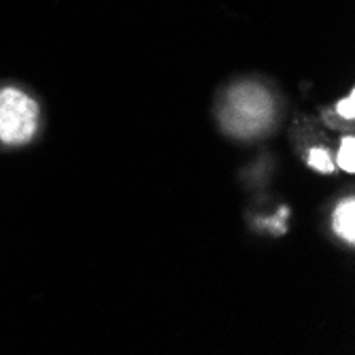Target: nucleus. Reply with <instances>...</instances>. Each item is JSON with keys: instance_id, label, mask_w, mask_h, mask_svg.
I'll return each instance as SVG.
<instances>
[{"instance_id": "1", "label": "nucleus", "mask_w": 355, "mask_h": 355, "mask_svg": "<svg viewBox=\"0 0 355 355\" xmlns=\"http://www.w3.org/2000/svg\"><path fill=\"white\" fill-rule=\"evenodd\" d=\"M221 119L230 132L251 137L270 123L272 101L260 85H236L228 96V107H225Z\"/></svg>"}, {"instance_id": "2", "label": "nucleus", "mask_w": 355, "mask_h": 355, "mask_svg": "<svg viewBox=\"0 0 355 355\" xmlns=\"http://www.w3.org/2000/svg\"><path fill=\"white\" fill-rule=\"evenodd\" d=\"M39 107L19 89L0 92V141L7 145L28 143L37 132Z\"/></svg>"}, {"instance_id": "3", "label": "nucleus", "mask_w": 355, "mask_h": 355, "mask_svg": "<svg viewBox=\"0 0 355 355\" xmlns=\"http://www.w3.org/2000/svg\"><path fill=\"white\" fill-rule=\"evenodd\" d=\"M334 230L347 243L355 241V202L353 200H345L338 205L334 213Z\"/></svg>"}, {"instance_id": "4", "label": "nucleus", "mask_w": 355, "mask_h": 355, "mask_svg": "<svg viewBox=\"0 0 355 355\" xmlns=\"http://www.w3.org/2000/svg\"><path fill=\"white\" fill-rule=\"evenodd\" d=\"M336 164H338L343 171H347V173H353V171H355V139H353V137L343 139Z\"/></svg>"}, {"instance_id": "5", "label": "nucleus", "mask_w": 355, "mask_h": 355, "mask_svg": "<svg viewBox=\"0 0 355 355\" xmlns=\"http://www.w3.org/2000/svg\"><path fill=\"white\" fill-rule=\"evenodd\" d=\"M309 164L319 173H332L334 171V162H332L330 153L326 149H319V147L309 153Z\"/></svg>"}, {"instance_id": "6", "label": "nucleus", "mask_w": 355, "mask_h": 355, "mask_svg": "<svg viewBox=\"0 0 355 355\" xmlns=\"http://www.w3.org/2000/svg\"><path fill=\"white\" fill-rule=\"evenodd\" d=\"M336 111H338V115L345 117V119H353V117H355V94H353V92L347 96V98H343V101L336 105Z\"/></svg>"}]
</instances>
